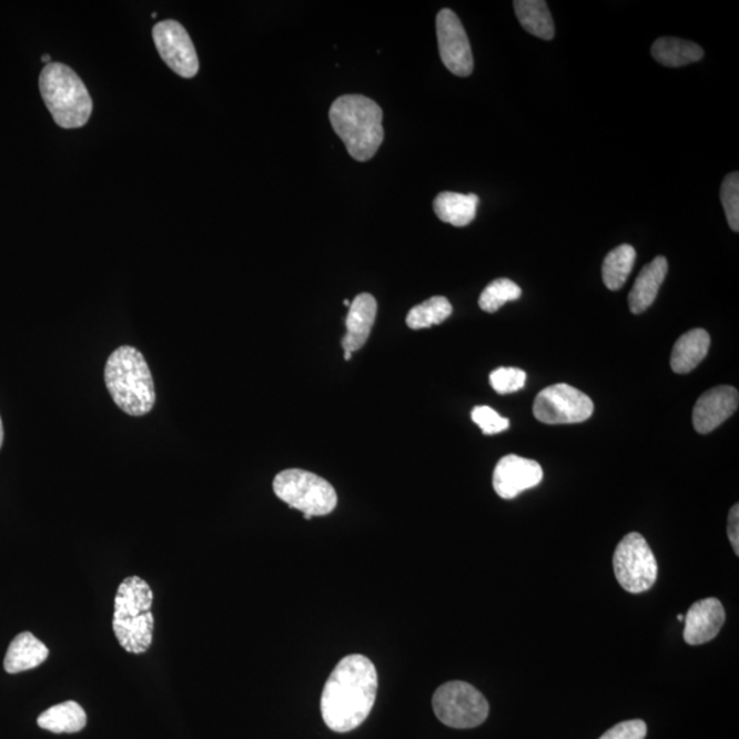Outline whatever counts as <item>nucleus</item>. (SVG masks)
Segmentation results:
<instances>
[{
	"label": "nucleus",
	"mask_w": 739,
	"mask_h": 739,
	"mask_svg": "<svg viewBox=\"0 0 739 739\" xmlns=\"http://www.w3.org/2000/svg\"><path fill=\"white\" fill-rule=\"evenodd\" d=\"M378 676L373 661L363 655L345 656L334 667L321 698L322 718L328 729L350 732L372 712L377 698Z\"/></svg>",
	"instance_id": "nucleus-1"
},
{
	"label": "nucleus",
	"mask_w": 739,
	"mask_h": 739,
	"mask_svg": "<svg viewBox=\"0 0 739 739\" xmlns=\"http://www.w3.org/2000/svg\"><path fill=\"white\" fill-rule=\"evenodd\" d=\"M383 110L363 95H344L333 102L328 119L334 132L357 162H366L377 154L384 142Z\"/></svg>",
	"instance_id": "nucleus-2"
},
{
	"label": "nucleus",
	"mask_w": 739,
	"mask_h": 739,
	"mask_svg": "<svg viewBox=\"0 0 739 739\" xmlns=\"http://www.w3.org/2000/svg\"><path fill=\"white\" fill-rule=\"evenodd\" d=\"M105 386L123 413L149 414L156 402L154 378L142 352L123 345L110 355L104 368Z\"/></svg>",
	"instance_id": "nucleus-3"
},
{
	"label": "nucleus",
	"mask_w": 739,
	"mask_h": 739,
	"mask_svg": "<svg viewBox=\"0 0 739 739\" xmlns=\"http://www.w3.org/2000/svg\"><path fill=\"white\" fill-rule=\"evenodd\" d=\"M154 594L140 577L122 580L114 598L113 630L123 649L143 655L154 637V615L151 613Z\"/></svg>",
	"instance_id": "nucleus-4"
},
{
	"label": "nucleus",
	"mask_w": 739,
	"mask_h": 739,
	"mask_svg": "<svg viewBox=\"0 0 739 739\" xmlns=\"http://www.w3.org/2000/svg\"><path fill=\"white\" fill-rule=\"evenodd\" d=\"M41 98L52 119L63 129L84 126L92 114V99L79 74L67 64L51 62L41 70Z\"/></svg>",
	"instance_id": "nucleus-5"
},
{
	"label": "nucleus",
	"mask_w": 739,
	"mask_h": 739,
	"mask_svg": "<svg viewBox=\"0 0 739 739\" xmlns=\"http://www.w3.org/2000/svg\"><path fill=\"white\" fill-rule=\"evenodd\" d=\"M275 496L291 508L298 509L304 518L325 516L337 507V493L326 479L301 468H291L274 478Z\"/></svg>",
	"instance_id": "nucleus-6"
},
{
	"label": "nucleus",
	"mask_w": 739,
	"mask_h": 739,
	"mask_svg": "<svg viewBox=\"0 0 739 739\" xmlns=\"http://www.w3.org/2000/svg\"><path fill=\"white\" fill-rule=\"evenodd\" d=\"M433 709L439 721L452 729H473L489 715V703L479 690L462 680L439 686L433 696Z\"/></svg>",
	"instance_id": "nucleus-7"
},
{
	"label": "nucleus",
	"mask_w": 739,
	"mask_h": 739,
	"mask_svg": "<svg viewBox=\"0 0 739 739\" xmlns=\"http://www.w3.org/2000/svg\"><path fill=\"white\" fill-rule=\"evenodd\" d=\"M614 571L619 585L629 594H644L656 583L659 567L654 550L639 533H629L615 549Z\"/></svg>",
	"instance_id": "nucleus-8"
},
{
	"label": "nucleus",
	"mask_w": 739,
	"mask_h": 739,
	"mask_svg": "<svg viewBox=\"0 0 739 739\" xmlns=\"http://www.w3.org/2000/svg\"><path fill=\"white\" fill-rule=\"evenodd\" d=\"M595 404L584 392L567 384L548 386L534 401L533 414L547 425H570L588 421Z\"/></svg>",
	"instance_id": "nucleus-9"
},
{
	"label": "nucleus",
	"mask_w": 739,
	"mask_h": 739,
	"mask_svg": "<svg viewBox=\"0 0 739 739\" xmlns=\"http://www.w3.org/2000/svg\"><path fill=\"white\" fill-rule=\"evenodd\" d=\"M158 52L174 73L192 79L199 72V58L190 34L180 22L164 20L152 31Z\"/></svg>",
	"instance_id": "nucleus-10"
},
{
	"label": "nucleus",
	"mask_w": 739,
	"mask_h": 739,
	"mask_svg": "<svg viewBox=\"0 0 739 739\" xmlns=\"http://www.w3.org/2000/svg\"><path fill=\"white\" fill-rule=\"evenodd\" d=\"M436 27L439 57L445 68L459 78H468L474 70V58L459 17L449 9H443L437 16Z\"/></svg>",
	"instance_id": "nucleus-11"
},
{
	"label": "nucleus",
	"mask_w": 739,
	"mask_h": 739,
	"mask_svg": "<svg viewBox=\"0 0 739 739\" xmlns=\"http://www.w3.org/2000/svg\"><path fill=\"white\" fill-rule=\"evenodd\" d=\"M543 467L536 460L518 455L504 456L493 473V488L504 500H512L520 493L541 484Z\"/></svg>",
	"instance_id": "nucleus-12"
},
{
	"label": "nucleus",
	"mask_w": 739,
	"mask_h": 739,
	"mask_svg": "<svg viewBox=\"0 0 739 739\" xmlns=\"http://www.w3.org/2000/svg\"><path fill=\"white\" fill-rule=\"evenodd\" d=\"M739 395L732 386H717L698 398L694 409L697 433L708 434L729 419L738 408Z\"/></svg>",
	"instance_id": "nucleus-13"
},
{
	"label": "nucleus",
	"mask_w": 739,
	"mask_h": 739,
	"mask_svg": "<svg viewBox=\"0 0 739 739\" xmlns=\"http://www.w3.org/2000/svg\"><path fill=\"white\" fill-rule=\"evenodd\" d=\"M725 621V608L718 598H703V600L696 601L685 615V642L696 647V645L712 641L719 635Z\"/></svg>",
	"instance_id": "nucleus-14"
},
{
	"label": "nucleus",
	"mask_w": 739,
	"mask_h": 739,
	"mask_svg": "<svg viewBox=\"0 0 739 739\" xmlns=\"http://www.w3.org/2000/svg\"><path fill=\"white\" fill-rule=\"evenodd\" d=\"M377 301L370 293H361L351 302L347 320V334L342 340L344 351L356 352L366 344L377 316Z\"/></svg>",
	"instance_id": "nucleus-15"
},
{
	"label": "nucleus",
	"mask_w": 739,
	"mask_h": 739,
	"mask_svg": "<svg viewBox=\"0 0 739 739\" xmlns=\"http://www.w3.org/2000/svg\"><path fill=\"white\" fill-rule=\"evenodd\" d=\"M668 273V262L665 256H657L649 265L639 273L635 286L629 295V306L632 314H641L647 311L659 295V290L665 283Z\"/></svg>",
	"instance_id": "nucleus-16"
},
{
	"label": "nucleus",
	"mask_w": 739,
	"mask_h": 739,
	"mask_svg": "<svg viewBox=\"0 0 739 739\" xmlns=\"http://www.w3.org/2000/svg\"><path fill=\"white\" fill-rule=\"evenodd\" d=\"M50 650L32 632L23 631L11 641L4 656V671L20 674L33 670L49 659Z\"/></svg>",
	"instance_id": "nucleus-17"
},
{
	"label": "nucleus",
	"mask_w": 739,
	"mask_h": 739,
	"mask_svg": "<svg viewBox=\"0 0 739 739\" xmlns=\"http://www.w3.org/2000/svg\"><path fill=\"white\" fill-rule=\"evenodd\" d=\"M711 337L703 328H694L678 338L671 354V368L677 374H688L706 360Z\"/></svg>",
	"instance_id": "nucleus-18"
},
{
	"label": "nucleus",
	"mask_w": 739,
	"mask_h": 739,
	"mask_svg": "<svg viewBox=\"0 0 739 739\" xmlns=\"http://www.w3.org/2000/svg\"><path fill=\"white\" fill-rule=\"evenodd\" d=\"M479 198L474 193L442 192L434 199V213L439 220L456 227L470 225L477 215Z\"/></svg>",
	"instance_id": "nucleus-19"
},
{
	"label": "nucleus",
	"mask_w": 739,
	"mask_h": 739,
	"mask_svg": "<svg viewBox=\"0 0 739 739\" xmlns=\"http://www.w3.org/2000/svg\"><path fill=\"white\" fill-rule=\"evenodd\" d=\"M38 725L54 735H74L87 726V713L75 701H64L40 715Z\"/></svg>",
	"instance_id": "nucleus-20"
},
{
	"label": "nucleus",
	"mask_w": 739,
	"mask_h": 739,
	"mask_svg": "<svg viewBox=\"0 0 739 739\" xmlns=\"http://www.w3.org/2000/svg\"><path fill=\"white\" fill-rule=\"evenodd\" d=\"M514 9L520 26L524 27L526 32L543 40L555 38V22L547 2H544V0H516Z\"/></svg>",
	"instance_id": "nucleus-21"
},
{
	"label": "nucleus",
	"mask_w": 739,
	"mask_h": 739,
	"mask_svg": "<svg viewBox=\"0 0 739 739\" xmlns=\"http://www.w3.org/2000/svg\"><path fill=\"white\" fill-rule=\"evenodd\" d=\"M655 61L667 68H682L702 60L703 51L694 41L660 38L652 45Z\"/></svg>",
	"instance_id": "nucleus-22"
},
{
	"label": "nucleus",
	"mask_w": 739,
	"mask_h": 739,
	"mask_svg": "<svg viewBox=\"0 0 739 739\" xmlns=\"http://www.w3.org/2000/svg\"><path fill=\"white\" fill-rule=\"evenodd\" d=\"M637 252L629 244H621L609 252L603 263V281L609 291H619L635 267Z\"/></svg>",
	"instance_id": "nucleus-23"
},
{
	"label": "nucleus",
	"mask_w": 739,
	"mask_h": 739,
	"mask_svg": "<svg viewBox=\"0 0 739 739\" xmlns=\"http://www.w3.org/2000/svg\"><path fill=\"white\" fill-rule=\"evenodd\" d=\"M452 314V306L447 297L434 296L429 301L418 304L407 315V326L414 331L443 324Z\"/></svg>",
	"instance_id": "nucleus-24"
},
{
	"label": "nucleus",
	"mask_w": 739,
	"mask_h": 739,
	"mask_svg": "<svg viewBox=\"0 0 739 739\" xmlns=\"http://www.w3.org/2000/svg\"><path fill=\"white\" fill-rule=\"evenodd\" d=\"M520 296L522 290L519 285H516L514 281L508 279H498L485 287L484 292L480 293L478 303L480 310L493 314L497 310H500L504 304L518 301Z\"/></svg>",
	"instance_id": "nucleus-25"
},
{
	"label": "nucleus",
	"mask_w": 739,
	"mask_h": 739,
	"mask_svg": "<svg viewBox=\"0 0 739 739\" xmlns=\"http://www.w3.org/2000/svg\"><path fill=\"white\" fill-rule=\"evenodd\" d=\"M720 201L732 232H739V173H730L720 188Z\"/></svg>",
	"instance_id": "nucleus-26"
},
{
	"label": "nucleus",
	"mask_w": 739,
	"mask_h": 739,
	"mask_svg": "<svg viewBox=\"0 0 739 739\" xmlns=\"http://www.w3.org/2000/svg\"><path fill=\"white\" fill-rule=\"evenodd\" d=\"M527 375L516 367H498L490 373V386L498 395H508L524 388Z\"/></svg>",
	"instance_id": "nucleus-27"
},
{
	"label": "nucleus",
	"mask_w": 739,
	"mask_h": 739,
	"mask_svg": "<svg viewBox=\"0 0 739 739\" xmlns=\"http://www.w3.org/2000/svg\"><path fill=\"white\" fill-rule=\"evenodd\" d=\"M472 419L486 436L506 432L509 427V421L498 415L495 409L488 406H478L472 411Z\"/></svg>",
	"instance_id": "nucleus-28"
},
{
	"label": "nucleus",
	"mask_w": 739,
	"mask_h": 739,
	"mask_svg": "<svg viewBox=\"0 0 739 739\" xmlns=\"http://www.w3.org/2000/svg\"><path fill=\"white\" fill-rule=\"evenodd\" d=\"M648 727L644 720H627L609 729L600 739H645Z\"/></svg>",
	"instance_id": "nucleus-29"
},
{
	"label": "nucleus",
	"mask_w": 739,
	"mask_h": 739,
	"mask_svg": "<svg viewBox=\"0 0 739 739\" xmlns=\"http://www.w3.org/2000/svg\"><path fill=\"white\" fill-rule=\"evenodd\" d=\"M727 533H729V539L735 549L736 555H739V506L736 504L735 507L730 509L729 514V525H727Z\"/></svg>",
	"instance_id": "nucleus-30"
},
{
	"label": "nucleus",
	"mask_w": 739,
	"mask_h": 739,
	"mask_svg": "<svg viewBox=\"0 0 739 739\" xmlns=\"http://www.w3.org/2000/svg\"><path fill=\"white\" fill-rule=\"evenodd\" d=\"M3 438H4L3 422L2 418H0V448H2Z\"/></svg>",
	"instance_id": "nucleus-31"
},
{
	"label": "nucleus",
	"mask_w": 739,
	"mask_h": 739,
	"mask_svg": "<svg viewBox=\"0 0 739 739\" xmlns=\"http://www.w3.org/2000/svg\"><path fill=\"white\" fill-rule=\"evenodd\" d=\"M41 61H43L47 64L51 63V61H52L51 55L45 54V55L41 57Z\"/></svg>",
	"instance_id": "nucleus-32"
},
{
	"label": "nucleus",
	"mask_w": 739,
	"mask_h": 739,
	"mask_svg": "<svg viewBox=\"0 0 739 739\" xmlns=\"http://www.w3.org/2000/svg\"><path fill=\"white\" fill-rule=\"evenodd\" d=\"M351 356H352L351 352L344 351V360L345 361H347V362L351 361Z\"/></svg>",
	"instance_id": "nucleus-33"
},
{
	"label": "nucleus",
	"mask_w": 739,
	"mask_h": 739,
	"mask_svg": "<svg viewBox=\"0 0 739 739\" xmlns=\"http://www.w3.org/2000/svg\"><path fill=\"white\" fill-rule=\"evenodd\" d=\"M677 619L680 620V621H684L685 620V615H678Z\"/></svg>",
	"instance_id": "nucleus-34"
},
{
	"label": "nucleus",
	"mask_w": 739,
	"mask_h": 739,
	"mask_svg": "<svg viewBox=\"0 0 739 739\" xmlns=\"http://www.w3.org/2000/svg\"><path fill=\"white\" fill-rule=\"evenodd\" d=\"M344 306H347L350 308L351 302L350 301H344Z\"/></svg>",
	"instance_id": "nucleus-35"
}]
</instances>
